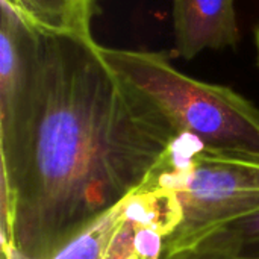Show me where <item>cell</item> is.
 Returning <instances> with one entry per match:
<instances>
[{
  "mask_svg": "<svg viewBox=\"0 0 259 259\" xmlns=\"http://www.w3.org/2000/svg\"><path fill=\"white\" fill-rule=\"evenodd\" d=\"M30 23L47 32L91 35L102 0H8Z\"/></svg>",
  "mask_w": 259,
  "mask_h": 259,
  "instance_id": "obj_5",
  "label": "cell"
},
{
  "mask_svg": "<svg viewBox=\"0 0 259 259\" xmlns=\"http://www.w3.org/2000/svg\"><path fill=\"white\" fill-rule=\"evenodd\" d=\"M165 259H234L223 255V253H219V252H214V250H208V249H202V247H191V249H187V250H182L179 253H175L171 256Z\"/></svg>",
  "mask_w": 259,
  "mask_h": 259,
  "instance_id": "obj_7",
  "label": "cell"
},
{
  "mask_svg": "<svg viewBox=\"0 0 259 259\" xmlns=\"http://www.w3.org/2000/svg\"><path fill=\"white\" fill-rule=\"evenodd\" d=\"M171 15L175 53L187 61L240 42L235 0H173Z\"/></svg>",
  "mask_w": 259,
  "mask_h": 259,
  "instance_id": "obj_4",
  "label": "cell"
},
{
  "mask_svg": "<svg viewBox=\"0 0 259 259\" xmlns=\"http://www.w3.org/2000/svg\"><path fill=\"white\" fill-rule=\"evenodd\" d=\"M143 184L170 193L179 206L181 222L165 247L168 258L259 209V156L211 149L179 134Z\"/></svg>",
  "mask_w": 259,
  "mask_h": 259,
  "instance_id": "obj_2",
  "label": "cell"
},
{
  "mask_svg": "<svg viewBox=\"0 0 259 259\" xmlns=\"http://www.w3.org/2000/svg\"><path fill=\"white\" fill-rule=\"evenodd\" d=\"M255 41H256V52H258V65H259V24L255 29Z\"/></svg>",
  "mask_w": 259,
  "mask_h": 259,
  "instance_id": "obj_8",
  "label": "cell"
},
{
  "mask_svg": "<svg viewBox=\"0 0 259 259\" xmlns=\"http://www.w3.org/2000/svg\"><path fill=\"white\" fill-rule=\"evenodd\" d=\"M41 30L29 97L0 121L3 259H52L141 187L179 135L93 35Z\"/></svg>",
  "mask_w": 259,
  "mask_h": 259,
  "instance_id": "obj_1",
  "label": "cell"
},
{
  "mask_svg": "<svg viewBox=\"0 0 259 259\" xmlns=\"http://www.w3.org/2000/svg\"><path fill=\"white\" fill-rule=\"evenodd\" d=\"M102 55L161 109L178 134L193 135L211 149L259 156V109L232 88L184 74L168 52L102 46Z\"/></svg>",
  "mask_w": 259,
  "mask_h": 259,
  "instance_id": "obj_3",
  "label": "cell"
},
{
  "mask_svg": "<svg viewBox=\"0 0 259 259\" xmlns=\"http://www.w3.org/2000/svg\"><path fill=\"white\" fill-rule=\"evenodd\" d=\"M120 206L121 202L90 225L52 259H102L105 241L118 219Z\"/></svg>",
  "mask_w": 259,
  "mask_h": 259,
  "instance_id": "obj_6",
  "label": "cell"
}]
</instances>
